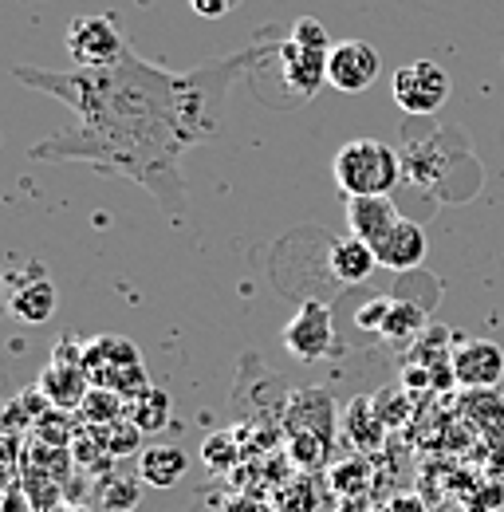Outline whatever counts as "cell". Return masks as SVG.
Returning <instances> with one entry per match:
<instances>
[{
  "label": "cell",
  "instance_id": "obj_25",
  "mask_svg": "<svg viewBox=\"0 0 504 512\" xmlns=\"http://www.w3.org/2000/svg\"><path fill=\"white\" fill-rule=\"evenodd\" d=\"M465 509L469 512L504 509V485L501 481H485V485H481V493H469V497H465Z\"/></svg>",
  "mask_w": 504,
  "mask_h": 512
},
{
  "label": "cell",
  "instance_id": "obj_24",
  "mask_svg": "<svg viewBox=\"0 0 504 512\" xmlns=\"http://www.w3.org/2000/svg\"><path fill=\"white\" fill-rule=\"evenodd\" d=\"M292 40H300V44H308V48H335L331 40H327V28L312 20V16H300L296 24H292V32H288Z\"/></svg>",
  "mask_w": 504,
  "mask_h": 512
},
{
  "label": "cell",
  "instance_id": "obj_13",
  "mask_svg": "<svg viewBox=\"0 0 504 512\" xmlns=\"http://www.w3.org/2000/svg\"><path fill=\"white\" fill-rule=\"evenodd\" d=\"M288 430L292 434H315L323 442L335 438V402L323 390H300L288 406Z\"/></svg>",
  "mask_w": 504,
  "mask_h": 512
},
{
  "label": "cell",
  "instance_id": "obj_29",
  "mask_svg": "<svg viewBox=\"0 0 504 512\" xmlns=\"http://www.w3.org/2000/svg\"><path fill=\"white\" fill-rule=\"evenodd\" d=\"M382 512H422V509H418L410 497H398V501H390V505H386Z\"/></svg>",
  "mask_w": 504,
  "mask_h": 512
},
{
  "label": "cell",
  "instance_id": "obj_19",
  "mask_svg": "<svg viewBox=\"0 0 504 512\" xmlns=\"http://www.w3.org/2000/svg\"><path fill=\"white\" fill-rule=\"evenodd\" d=\"M123 414H126V398L115 394V390H103V386H91L87 398H83V406H79V418L87 426H107V422H115Z\"/></svg>",
  "mask_w": 504,
  "mask_h": 512
},
{
  "label": "cell",
  "instance_id": "obj_14",
  "mask_svg": "<svg viewBox=\"0 0 504 512\" xmlns=\"http://www.w3.org/2000/svg\"><path fill=\"white\" fill-rule=\"evenodd\" d=\"M327 268H331V276H335L339 284H363L378 268V253L367 241H359L355 233H347V237H335V241H331Z\"/></svg>",
  "mask_w": 504,
  "mask_h": 512
},
{
  "label": "cell",
  "instance_id": "obj_4",
  "mask_svg": "<svg viewBox=\"0 0 504 512\" xmlns=\"http://www.w3.org/2000/svg\"><path fill=\"white\" fill-rule=\"evenodd\" d=\"M449 71L434 60H414L394 75V103L406 115H438L441 107L449 103Z\"/></svg>",
  "mask_w": 504,
  "mask_h": 512
},
{
  "label": "cell",
  "instance_id": "obj_28",
  "mask_svg": "<svg viewBox=\"0 0 504 512\" xmlns=\"http://www.w3.org/2000/svg\"><path fill=\"white\" fill-rule=\"evenodd\" d=\"M237 4H241V0H189V8H193L197 16H205V20H221V16H229Z\"/></svg>",
  "mask_w": 504,
  "mask_h": 512
},
{
  "label": "cell",
  "instance_id": "obj_21",
  "mask_svg": "<svg viewBox=\"0 0 504 512\" xmlns=\"http://www.w3.org/2000/svg\"><path fill=\"white\" fill-rule=\"evenodd\" d=\"M142 501V481L134 477H107L99 485V509L103 512H130Z\"/></svg>",
  "mask_w": 504,
  "mask_h": 512
},
{
  "label": "cell",
  "instance_id": "obj_30",
  "mask_svg": "<svg viewBox=\"0 0 504 512\" xmlns=\"http://www.w3.org/2000/svg\"><path fill=\"white\" fill-rule=\"evenodd\" d=\"M48 512H95V509H87V505H56V509Z\"/></svg>",
  "mask_w": 504,
  "mask_h": 512
},
{
  "label": "cell",
  "instance_id": "obj_17",
  "mask_svg": "<svg viewBox=\"0 0 504 512\" xmlns=\"http://www.w3.org/2000/svg\"><path fill=\"white\" fill-rule=\"evenodd\" d=\"M126 418L142 430V434H158L170 426V394L162 386H146L134 398H126Z\"/></svg>",
  "mask_w": 504,
  "mask_h": 512
},
{
  "label": "cell",
  "instance_id": "obj_20",
  "mask_svg": "<svg viewBox=\"0 0 504 512\" xmlns=\"http://www.w3.org/2000/svg\"><path fill=\"white\" fill-rule=\"evenodd\" d=\"M91 434H95V442L107 449L111 457H123V453H134V449H142V430L130 422V418H115V422H107V426H91Z\"/></svg>",
  "mask_w": 504,
  "mask_h": 512
},
{
  "label": "cell",
  "instance_id": "obj_27",
  "mask_svg": "<svg viewBox=\"0 0 504 512\" xmlns=\"http://www.w3.org/2000/svg\"><path fill=\"white\" fill-rule=\"evenodd\" d=\"M386 312H390V300H371V304H363L359 308V327H367V331H382V323H386Z\"/></svg>",
  "mask_w": 504,
  "mask_h": 512
},
{
  "label": "cell",
  "instance_id": "obj_8",
  "mask_svg": "<svg viewBox=\"0 0 504 512\" xmlns=\"http://www.w3.org/2000/svg\"><path fill=\"white\" fill-rule=\"evenodd\" d=\"M382 71L378 52L367 40H343L331 48V60H327V83L335 91H347V95H359L367 91Z\"/></svg>",
  "mask_w": 504,
  "mask_h": 512
},
{
  "label": "cell",
  "instance_id": "obj_9",
  "mask_svg": "<svg viewBox=\"0 0 504 512\" xmlns=\"http://www.w3.org/2000/svg\"><path fill=\"white\" fill-rule=\"evenodd\" d=\"M453 383L461 390H497L504 383V347L493 339H473L453 351Z\"/></svg>",
  "mask_w": 504,
  "mask_h": 512
},
{
  "label": "cell",
  "instance_id": "obj_15",
  "mask_svg": "<svg viewBox=\"0 0 504 512\" xmlns=\"http://www.w3.org/2000/svg\"><path fill=\"white\" fill-rule=\"evenodd\" d=\"M189 473L186 449L178 446H146L138 453V481L150 489H174Z\"/></svg>",
  "mask_w": 504,
  "mask_h": 512
},
{
  "label": "cell",
  "instance_id": "obj_22",
  "mask_svg": "<svg viewBox=\"0 0 504 512\" xmlns=\"http://www.w3.org/2000/svg\"><path fill=\"white\" fill-rule=\"evenodd\" d=\"M422 308H414V304H406V300H390V312H386V323H382V335L386 339H410V335H418L422 331Z\"/></svg>",
  "mask_w": 504,
  "mask_h": 512
},
{
  "label": "cell",
  "instance_id": "obj_31",
  "mask_svg": "<svg viewBox=\"0 0 504 512\" xmlns=\"http://www.w3.org/2000/svg\"><path fill=\"white\" fill-rule=\"evenodd\" d=\"M493 512H504V509H493Z\"/></svg>",
  "mask_w": 504,
  "mask_h": 512
},
{
  "label": "cell",
  "instance_id": "obj_12",
  "mask_svg": "<svg viewBox=\"0 0 504 512\" xmlns=\"http://www.w3.org/2000/svg\"><path fill=\"white\" fill-rule=\"evenodd\" d=\"M8 312L28 327H40L56 316V288L48 276H40L36 268H28L24 280H12V292H8Z\"/></svg>",
  "mask_w": 504,
  "mask_h": 512
},
{
  "label": "cell",
  "instance_id": "obj_18",
  "mask_svg": "<svg viewBox=\"0 0 504 512\" xmlns=\"http://www.w3.org/2000/svg\"><path fill=\"white\" fill-rule=\"evenodd\" d=\"M347 438L355 449H378L382 442V414L371 398H355L347 410Z\"/></svg>",
  "mask_w": 504,
  "mask_h": 512
},
{
  "label": "cell",
  "instance_id": "obj_5",
  "mask_svg": "<svg viewBox=\"0 0 504 512\" xmlns=\"http://www.w3.org/2000/svg\"><path fill=\"white\" fill-rule=\"evenodd\" d=\"M67 52L75 67H107L123 60L130 48L111 16H79L67 28Z\"/></svg>",
  "mask_w": 504,
  "mask_h": 512
},
{
  "label": "cell",
  "instance_id": "obj_3",
  "mask_svg": "<svg viewBox=\"0 0 504 512\" xmlns=\"http://www.w3.org/2000/svg\"><path fill=\"white\" fill-rule=\"evenodd\" d=\"M83 367H87L91 386L115 390L123 398H134L138 390L150 386V375L142 367L138 347L123 335H99V339L83 343Z\"/></svg>",
  "mask_w": 504,
  "mask_h": 512
},
{
  "label": "cell",
  "instance_id": "obj_7",
  "mask_svg": "<svg viewBox=\"0 0 504 512\" xmlns=\"http://www.w3.org/2000/svg\"><path fill=\"white\" fill-rule=\"evenodd\" d=\"M284 347L300 359V363H319L335 351V323L327 304H300L296 316L284 323Z\"/></svg>",
  "mask_w": 504,
  "mask_h": 512
},
{
  "label": "cell",
  "instance_id": "obj_1",
  "mask_svg": "<svg viewBox=\"0 0 504 512\" xmlns=\"http://www.w3.org/2000/svg\"><path fill=\"white\" fill-rule=\"evenodd\" d=\"M272 52H280V44H256L193 71H166L134 52L107 67H16L20 83L56 95L75 115L71 127L36 142L28 154L36 162H87L99 174L142 186L170 217H182L189 209L182 158L193 146L221 138L233 79Z\"/></svg>",
  "mask_w": 504,
  "mask_h": 512
},
{
  "label": "cell",
  "instance_id": "obj_23",
  "mask_svg": "<svg viewBox=\"0 0 504 512\" xmlns=\"http://www.w3.org/2000/svg\"><path fill=\"white\" fill-rule=\"evenodd\" d=\"M327 449H331V442H323V438H315V434H292V457H296L304 469L323 465V461H327Z\"/></svg>",
  "mask_w": 504,
  "mask_h": 512
},
{
  "label": "cell",
  "instance_id": "obj_11",
  "mask_svg": "<svg viewBox=\"0 0 504 512\" xmlns=\"http://www.w3.org/2000/svg\"><path fill=\"white\" fill-rule=\"evenodd\" d=\"M398 221H402V213L394 209L390 197H347V233L367 241L375 253L398 229Z\"/></svg>",
  "mask_w": 504,
  "mask_h": 512
},
{
  "label": "cell",
  "instance_id": "obj_16",
  "mask_svg": "<svg viewBox=\"0 0 504 512\" xmlns=\"http://www.w3.org/2000/svg\"><path fill=\"white\" fill-rule=\"evenodd\" d=\"M426 260V233L418 221H398V229L386 237V245L378 249V264L390 272H410Z\"/></svg>",
  "mask_w": 504,
  "mask_h": 512
},
{
  "label": "cell",
  "instance_id": "obj_26",
  "mask_svg": "<svg viewBox=\"0 0 504 512\" xmlns=\"http://www.w3.org/2000/svg\"><path fill=\"white\" fill-rule=\"evenodd\" d=\"M0 512H40V509H36V501H32V493H28V489H20L16 481H8Z\"/></svg>",
  "mask_w": 504,
  "mask_h": 512
},
{
  "label": "cell",
  "instance_id": "obj_10",
  "mask_svg": "<svg viewBox=\"0 0 504 512\" xmlns=\"http://www.w3.org/2000/svg\"><path fill=\"white\" fill-rule=\"evenodd\" d=\"M280 75L288 83V91L296 99H312L315 91L327 83V60H331V48H308L300 40H280Z\"/></svg>",
  "mask_w": 504,
  "mask_h": 512
},
{
  "label": "cell",
  "instance_id": "obj_6",
  "mask_svg": "<svg viewBox=\"0 0 504 512\" xmlns=\"http://www.w3.org/2000/svg\"><path fill=\"white\" fill-rule=\"evenodd\" d=\"M87 390H91V379H87V367H83V347H75L71 339L67 343L60 339L56 351H52L48 371L40 375V394L56 410H79Z\"/></svg>",
  "mask_w": 504,
  "mask_h": 512
},
{
  "label": "cell",
  "instance_id": "obj_2",
  "mask_svg": "<svg viewBox=\"0 0 504 512\" xmlns=\"http://www.w3.org/2000/svg\"><path fill=\"white\" fill-rule=\"evenodd\" d=\"M335 186L343 197H386L402 178V158L378 138H355L335 154Z\"/></svg>",
  "mask_w": 504,
  "mask_h": 512
}]
</instances>
